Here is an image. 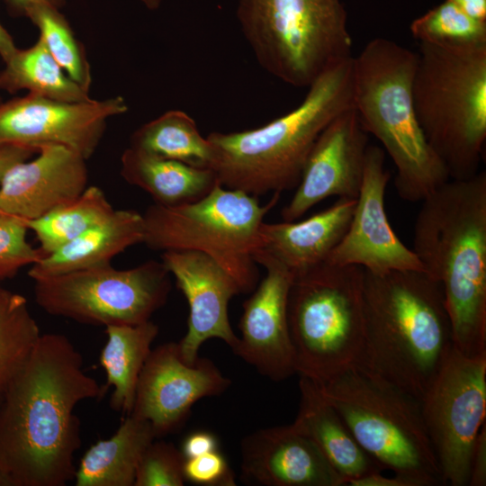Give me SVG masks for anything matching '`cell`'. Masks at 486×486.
Instances as JSON below:
<instances>
[{"label": "cell", "mask_w": 486, "mask_h": 486, "mask_svg": "<svg viewBox=\"0 0 486 486\" xmlns=\"http://www.w3.org/2000/svg\"><path fill=\"white\" fill-rule=\"evenodd\" d=\"M237 20L260 67L295 87H308L352 55L340 0H238Z\"/></svg>", "instance_id": "52a82bcc"}, {"label": "cell", "mask_w": 486, "mask_h": 486, "mask_svg": "<svg viewBox=\"0 0 486 486\" xmlns=\"http://www.w3.org/2000/svg\"><path fill=\"white\" fill-rule=\"evenodd\" d=\"M185 458L174 444L153 440L139 462L134 486H182Z\"/></svg>", "instance_id": "d6a6232c"}, {"label": "cell", "mask_w": 486, "mask_h": 486, "mask_svg": "<svg viewBox=\"0 0 486 486\" xmlns=\"http://www.w3.org/2000/svg\"><path fill=\"white\" fill-rule=\"evenodd\" d=\"M143 240L142 214L132 210H115L103 222L44 256L32 266L28 274L34 281L108 266L115 256Z\"/></svg>", "instance_id": "603a6c76"}, {"label": "cell", "mask_w": 486, "mask_h": 486, "mask_svg": "<svg viewBox=\"0 0 486 486\" xmlns=\"http://www.w3.org/2000/svg\"><path fill=\"white\" fill-rule=\"evenodd\" d=\"M417 60L416 52L384 38L371 40L353 57V108L393 162L399 196L410 202H421L450 179L415 112Z\"/></svg>", "instance_id": "5b68a950"}, {"label": "cell", "mask_w": 486, "mask_h": 486, "mask_svg": "<svg viewBox=\"0 0 486 486\" xmlns=\"http://www.w3.org/2000/svg\"><path fill=\"white\" fill-rule=\"evenodd\" d=\"M38 153V150L16 146L5 145L0 147V184L6 172L17 163L29 159Z\"/></svg>", "instance_id": "f35d334b"}, {"label": "cell", "mask_w": 486, "mask_h": 486, "mask_svg": "<svg viewBox=\"0 0 486 486\" xmlns=\"http://www.w3.org/2000/svg\"><path fill=\"white\" fill-rule=\"evenodd\" d=\"M157 438L151 424L130 415L109 438L91 446L76 468V486H134L142 454Z\"/></svg>", "instance_id": "d4e9b609"}, {"label": "cell", "mask_w": 486, "mask_h": 486, "mask_svg": "<svg viewBox=\"0 0 486 486\" xmlns=\"http://www.w3.org/2000/svg\"><path fill=\"white\" fill-rule=\"evenodd\" d=\"M12 13L17 15H26L29 9L40 4H47L60 8L65 4V0H5Z\"/></svg>", "instance_id": "60d3db41"}, {"label": "cell", "mask_w": 486, "mask_h": 486, "mask_svg": "<svg viewBox=\"0 0 486 486\" xmlns=\"http://www.w3.org/2000/svg\"><path fill=\"white\" fill-rule=\"evenodd\" d=\"M354 108L337 116L320 133L306 160L296 191L281 216L294 221L321 201L356 199L368 143Z\"/></svg>", "instance_id": "e0dca14e"}, {"label": "cell", "mask_w": 486, "mask_h": 486, "mask_svg": "<svg viewBox=\"0 0 486 486\" xmlns=\"http://www.w3.org/2000/svg\"><path fill=\"white\" fill-rule=\"evenodd\" d=\"M363 302L357 366L420 400L454 346L441 284L424 271L364 270Z\"/></svg>", "instance_id": "3957f363"}, {"label": "cell", "mask_w": 486, "mask_h": 486, "mask_svg": "<svg viewBox=\"0 0 486 486\" xmlns=\"http://www.w3.org/2000/svg\"><path fill=\"white\" fill-rule=\"evenodd\" d=\"M253 259L266 274L243 303L240 337L233 353L274 382L296 374L287 306L293 274L269 256L255 251Z\"/></svg>", "instance_id": "2e32d148"}, {"label": "cell", "mask_w": 486, "mask_h": 486, "mask_svg": "<svg viewBox=\"0 0 486 486\" xmlns=\"http://www.w3.org/2000/svg\"><path fill=\"white\" fill-rule=\"evenodd\" d=\"M107 341L100 354V364L113 387L111 407L130 415L140 371L158 334V326L150 320L137 325L105 327Z\"/></svg>", "instance_id": "484cf974"}, {"label": "cell", "mask_w": 486, "mask_h": 486, "mask_svg": "<svg viewBox=\"0 0 486 486\" xmlns=\"http://www.w3.org/2000/svg\"><path fill=\"white\" fill-rule=\"evenodd\" d=\"M71 341L41 334L0 404V472L10 486H64L74 480L82 400L104 393Z\"/></svg>", "instance_id": "6da1fadb"}, {"label": "cell", "mask_w": 486, "mask_h": 486, "mask_svg": "<svg viewBox=\"0 0 486 486\" xmlns=\"http://www.w3.org/2000/svg\"><path fill=\"white\" fill-rule=\"evenodd\" d=\"M353 108V57L321 74L292 111L251 130L212 131V170L219 183L258 197L295 189L317 139Z\"/></svg>", "instance_id": "277c9868"}, {"label": "cell", "mask_w": 486, "mask_h": 486, "mask_svg": "<svg viewBox=\"0 0 486 486\" xmlns=\"http://www.w3.org/2000/svg\"><path fill=\"white\" fill-rule=\"evenodd\" d=\"M421 202L411 249L442 286L454 347L486 354V173L449 179Z\"/></svg>", "instance_id": "7a4b0ae2"}, {"label": "cell", "mask_w": 486, "mask_h": 486, "mask_svg": "<svg viewBox=\"0 0 486 486\" xmlns=\"http://www.w3.org/2000/svg\"><path fill=\"white\" fill-rule=\"evenodd\" d=\"M130 147L144 153L212 169L214 149L195 121L181 110L167 111L141 125L130 136Z\"/></svg>", "instance_id": "4316f807"}, {"label": "cell", "mask_w": 486, "mask_h": 486, "mask_svg": "<svg viewBox=\"0 0 486 486\" xmlns=\"http://www.w3.org/2000/svg\"><path fill=\"white\" fill-rule=\"evenodd\" d=\"M161 259L189 305L187 331L178 342L184 361L194 364L200 347L211 338L221 339L234 350L238 337L230 326L228 306L233 296L242 293L236 280L202 252L164 251Z\"/></svg>", "instance_id": "ac0fdd59"}, {"label": "cell", "mask_w": 486, "mask_h": 486, "mask_svg": "<svg viewBox=\"0 0 486 486\" xmlns=\"http://www.w3.org/2000/svg\"><path fill=\"white\" fill-rule=\"evenodd\" d=\"M114 211L105 194L92 185L75 200L26 222L40 242L39 249L46 256L103 222Z\"/></svg>", "instance_id": "f1b7e54d"}, {"label": "cell", "mask_w": 486, "mask_h": 486, "mask_svg": "<svg viewBox=\"0 0 486 486\" xmlns=\"http://www.w3.org/2000/svg\"><path fill=\"white\" fill-rule=\"evenodd\" d=\"M16 50L17 47L13 37L0 22V57L5 62L14 55Z\"/></svg>", "instance_id": "b9f144b4"}, {"label": "cell", "mask_w": 486, "mask_h": 486, "mask_svg": "<svg viewBox=\"0 0 486 486\" xmlns=\"http://www.w3.org/2000/svg\"><path fill=\"white\" fill-rule=\"evenodd\" d=\"M469 486L486 485V426L479 431L471 460Z\"/></svg>", "instance_id": "d590c367"}, {"label": "cell", "mask_w": 486, "mask_h": 486, "mask_svg": "<svg viewBox=\"0 0 486 486\" xmlns=\"http://www.w3.org/2000/svg\"><path fill=\"white\" fill-rule=\"evenodd\" d=\"M127 111L122 96L62 102L28 93L0 104V147L39 151L42 146L61 145L87 160L97 149L108 119Z\"/></svg>", "instance_id": "4fadbf2b"}, {"label": "cell", "mask_w": 486, "mask_h": 486, "mask_svg": "<svg viewBox=\"0 0 486 486\" xmlns=\"http://www.w3.org/2000/svg\"><path fill=\"white\" fill-rule=\"evenodd\" d=\"M410 30L419 42L448 46L486 45V22L467 15L446 0L412 21Z\"/></svg>", "instance_id": "1f68e13d"}, {"label": "cell", "mask_w": 486, "mask_h": 486, "mask_svg": "<svg viewBox=\"0 0 486 486\" xmlns=\"http://www.w3.org/2000/svg\"><path fill=\"white\" fill-rule=\"evenodd\" d=\"M384 162V150L369 145L350 224L327 263L357 266L373 274L423 271L418 258L398 238L387 217L384 196L391 175Z\"/></svg>", "instance_id": "9a60e30c"}, {"label": "cell", "mask_w": 486, "mask_h": 486, "mask_svg": "<svg viewBox=\"0 0 486 486\" xmlns=\"http://www.w3.org/2000/svg\"><path fill=\"white\" fill-rule=\"evenodd\" d=\"M244 481L263 486H346L318 446L289 426L258 429L240 446Z\"/></svg>", "instance_id": "ffe728a7"}, {"label": "cell", "mask_w": 486, "mask_h": 486, "mask_svg": "<svg viewBox=\"0 0 486 486\" xmlns=\"http://www.w3.org/2000/svg\"><path fill=\"white\" fill-rule=\"evenodd\" d=\"M364 270L324 263L296 276L287 306L296 374L324 383L357 365L364 345Z\"/></svg>", "instance_id": "9c48e42d"}, {"label": "cell", "mask_w": 486, "mask_h": 486, "mask_svg": "<svg viewBox=\"0 0 486 486\" xmlns=\"http://www.w3.org/2000/svg\"><path fill=\"white\" fill-rule=\"evenodd\" d=\"M3 393H4V392H0V404H1V401H2V399H3Z\"/></svg>", "instance_id": "f6af8a7d"}, {"label": "cell", "mask_w": 486, "mask_h": 486, "mask_svg": "<svg viewBox=\"0 0 486 486\" xmlns=\"http://www.w3.org/2000/svg\"><path fill=\"white\" fill-rule=\"evenodd\" d=\"M0 71V89L14 94L22 89L49 99L84 102L88 92L74 82L56 62L39 36L28 49H17Z\"/></svg>", "instance_id": "83f0119b"}, {"label": "cell", "mask_w": 486, "mask_h": 486, "mask_svg": "<svg viewBox=\"0 0 486 486\" xmlns=\"http://www.w3.org/2000/svg\"><path fill=\"white\" fill-rule=\"evenodd\" d=\"M185 482L204 486H234L236 482L226 458L217 450L185 459Z\"/></svg>", "instance_id": "e575fe53"}, {"label": "cell", "mask_w": 486, "mask_h": 486, "mask_svg": "<svg viewBox=\"0 0 486 486\" xmlns=\"http://www.w3.org/2000/svg\"><path fill=\"white\" fill-rule=\"evenodd\" d=\"M0 486H10L7 479L0 472Z\"/></svg>", "instance_id": "ee69618b"}, {"label": "cell", "mask_w": 486, "mask_h": 486, "mask_svg": "<svg viewBox=\"0 0 486 486\" xmlns=\"http://www.w3.org/2000/svg\"><path fill=\"white\" fill-rule=\"evenodd\" d=\"M413 78L415 112L450 179L480 171L486 140V45L419 42Z\"/></svg>", "instance_id": "8992f818"}, {"label": "cell", "mask_w": 486, "mask_h": 486, "mask_svg": "<svg viewBox=\"0 0 486 486\" xmlns=\"http://www.w3.org/2000/svg\"><path fill=\"white\" fill-rule=\"evenodd\" d=\"M299 391V410L291 425L318 446L346 483L349 480L383 471L360 446L316 382L300 376Z\"/></svg>", "instance_id": "7402d4cb"}, {"label": "cell", "mask_w": 486, "mask_h": 486, "mask_svg": "<svg viewBox=\"0 0 486 486\" xmlns=\"http://www.w3.org/2000/svg\"><path fill=\"white\" fill-rule=\"evenodd\" d=\"M356 199L339 198L328 209L296 222L261 224L260 251L286 267L294 276L326 263L340 242L354 212Z\"/></svg>", "instance_id": "44dd1931"}, {"label": "cell", "mask_w": 486, "mask_h": 486, "mask_svg": "<svg viewBox=\"0 0 486 486\" xmlns=\"http://www.w3.org/2000/svg\"><path fill=\"white\" fill-rule=\"evenodd\" d=\"M444 484L467 486L476 436L485 424L486 354L454 346L420 400Z\"/></svg>", "instance_id": "7c38bea8"}, {"label": "cell", "mask_w": 486, "mask_h": 486, "mask_svg": "<svg viewBox=\"0 0 486 486\" xmlns=\"http://www.w3.org/2000/svg\"><path fill=\"white\" fill-rule=\"evenodd\" d=\"M230 383L211 360L187 364L178 343H165L151 349L140 371L130 415L148 421L157 438L166 436L184 425L197 400L221 394Z\"/></svg>", "instance_id": "5bb4252c"}, {"label": "cell", "mask_w": 486, "mask_h": 486, "mask_svg": "<svg viewBox=\"0 0 486 486\" xmlns=\"http://www.w3.org/2000/svg\"><path fill=\"white\" fill-rule=\"evenodd\" d=\"M12 166L0 184V214L32 220L77 198L87 187L86 159L61 145Z\"/></svg>", "instance_id": "d6986e66"}, {"label": "cell", "mask_w": 486, "mask_h": 486, "mask_svg": "<svg viewBox=\"0 0 486 486\" xmlns=\"http://www.w3.org/2000/svg\"><path fill=\"white\" fill-rule=\"evenodd\" d=\"M169 274L155 260L130 269L108 265L34 280V297L45 312L82 324L137 325L166 303Z\"/></svg>", "instance_id": "8fae6325"}, {"label": "cell", "mask_w": 486, "mask_h": 486, "mask_svg": "<svg viewBox=\"0 0 486 486\" xmlns=\"http://www.w3.org/2000/svg\"><path fill=\"white\" fill-rule=\"evenodd\" d=\"M425 486L415 478L393 473L392 476L382 474V472H372L360 478L349 480L346 486Z\"/></svg>", "instance_id": "8d00e7d4"}, {"label": "cell", "mask_w": 486, "mask_h": 486, "mask_svg": "<svg viewBox=\"0 0 486 486\" xmlns=\"http://www.w3.org/2000/svg\"><path fill=\"white\" fill-rule=\"evenodd\" d=\"M123 179L147 192L156 204L178 206L194 202L220 184L210 168L161 158L129 147L121 158Z\"/></svg>", "instance_id": "cb8c5ba5"}, {"label": "cell", "mask_w": 486, "mask_h": 486, "mask_svg": "<svg viewBox=\"0 0 486 486\" xmlns=\"http://www.w3.org/2000/svg\"><path fill=\"white\" fill-rule=\"evenodd\" d=\"M217 446L218 441L212 433L195 431L184 438L181 452L184 458L188 459L215 451Z\"/></svg>", "instance_id": "74e56055"}, {"label": "cell", "mask_w": 486, "mask_h": 486, "mask_svg": "<svg viewBox=\"0 0 486 486\" xmlns=\"http://www.w3.org/2000/svg\"><path fill=\"white\" fill-rule=\"evenodd\" d=\"M467 15L486 22V0H446Z\"/></svg>", "instance_id": "ab89813d"}, {"label": "cell", "mask_w": 486, "mask_h": 486, "mask_svg": "<svg viewBox=\"0 0 486 486\" xmlns=\"http://www.w3.org/2000/svg\"><path fill=\"white\" fill-rule=\"evenodd\" d=\"M40 335L27 300L0 288V392L23 366Z\"/></svg>", "instance_id": "f546056e"}, {"label": "cell", "mask_w": 486, "mask_h": 486, "mask_svg": "<svg viewBox=\"0 0 486 486\" xmlns=\"http://www.w3.org/2000/svg\"><path fill=\"white\" fill-rule=\"evenodd\" d=\"M319 386L382 470L418 479L425 486L443 484L418 399L357 365Z\"/></svg>", "instance_id": "ba28073f"}, {"label": "cell", "mask_w": 486, "mask_h": 486, "mask_svg": "<svg viewBox=\"0 0 486 486\" xmlns=\"http://www.w3.org/2000/svg\"><path fill=\"white\" fill-rule=\"evenodd\" d=\"M261 205L258 198L216 185L206 196L178 206L152 204L142 214L143 243L159 251L194 250L206 254L238 284L253 292L259 274L253 259L265 216L280 199Z\"/></svg>", "instance_id": "30bf717a"}, {"label": "cell", "mask_w": 486, "mask_h": 486, "mask_svg": "<svg viewBox=\"0 0 486 486\" xmlns=\"http://www.w3.org/2000/svg\"><path fill=\"white\" fill-rule=\"evenodd\" d=\"M1 103H2V101H1V98H0V104H1Z\"/></svg>", "instance_id": "bcb514c9"}, {"label": "cell", "mask_w": 486, "mask_h": 486, "mask_svg": "<svg viewBox=\"0 0 486 486\" xmlns=\"http://www.w3.org/2000/svg\"><path fill=\"white\" fill-rule=\"evenodd\" d=\"M25 220L0 214V279L14 276L22 267L37 263L44 256L26 239Z\"/></svg>", "instance_id": "836d02e7"}, {"label": "cell", "mask_w": 486, "mask_h": 486, "mask_svg": "<svg viewBox=\"0 0 486 486\" xmlns=\"http://www.w3.org/2000/svg\"><path fill=\"white\" fill-rule=\"evenodd\" d=\"M148 9L156 10L159 7L162 0H140Z\"/></svg>", "instance_id": "7bdbcfd3"}, {"label": "cell", "mask_w": 486, "mask_h": 486, "mask_svg": "<svg viewBox=\"0 0 486 486\" xmlns=\"http://www.w3.org/2000/svg\"><path fill=\"white\" fill-rule=\"evenodd\" d=\"M25 16L39 29L40 37L60 68L89 93L92 76L84 46L59 8L40 4L29 9Z\"/></svg>", "instance_id": "4dcf8cb0"}]
</instances>
